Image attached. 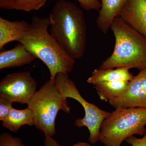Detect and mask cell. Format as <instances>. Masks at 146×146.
Returning a JSON list of instances; mask_svg holds the SVG:
<instances>
[{"label":"cell","mask_w":146,"mask_h":146,"mask_svg":"<svg viewBox=\"0 0 146 146\" xmlns=\"http://www.w3.org/2000/svg\"><path fill=\"white\" fill-rule=\"evenodd\" d=\"M49 32L64 50L74 59L85 53L87 26L82 10L74 3L58 2L49 17Z\"/></svg>","instance_id":"1"},{"label":"cell","mask_w":146,"mask_h":146,"mask_svg":"<svg viewBox=\"0 0 146 146\" xmlns=\"http://www.w3.org/2000/svg\"><path fill=\"white\" fill-rule=\"evenodd\" d=\"M49 17L34 16L20 42L27 50L46 65L50 80L54 82L56 75L68 74L74 69L75 59L63 50L49 32Z\"/></svg>","instance_id":"2"},{"label":"cell","mask_w":146,"mask_h":146,"mask_svg":"<svg viewBox=\"0 0 146 146\" xmlns=\"http://www.w3.org/2000/svg\"><path fill=\"white\" fill-rule=\"evenodd\" d=\"M115 38L111 55L102 63L100 69L125 68L140 71L146 69V39L119 16L110 27Z\"/></svg>","instance_id":"3"},{"label":"cell","mask_w":146,"mask_h":146,"mask_svg":"<svg viewBox=\"0 0 146 146\" xmlns=\"http://www.w3.org/2000/svg\"><path fill=\"white\" fill-rule=\"evenodd\" d=\"M146 108H116L104 121L99 141L105 146H121L133 135L146 133Z\"/></svg>","instance_id":"4"},{"label":"cell","mask_w":146,"mask_h":146,"mask_svg":"<svg viewBox=\"0 0 146 146\" xmlns=\"http://www.w3.org/2000/svg\"><path fill=\"white\" fill-rule=\"evenodd\" d=\"M27 104L33 112L35 127L51 137L56 133L55 120L58 112L62 110L69 114L70 111L67 98L59 92L55 82L50 80L36 91Z\"/></svg>","instance_id":"5"},{"label":"cell","mask_w":146,"mask_h":146,"mask_svg":"<svg viewBox=\"0 0 146 146\" xmlns=\"http://www.w3.org/2000/svg\"><path fill=\"white\" fill-rule=\"evenodd\" d=\"M54 82L58 90L63 96L75 100L82 106L85 112L84 117L76 120L75 125L78 127H87L89 132V143H96L99 141L102 124L110 112L100 109L84 99L68 74L58 73L56 76Z\"/></svg>","instance_id":"6"},{"label":"cell","mask_w":146,"mask_h":146,"mask_svg":"<svg viewBox=\"0 0 146 146\" xmlns=\"http://www.w3.org/2000/svg\"><path fill=\"white\" fill-rule=\"evenodd\" d=\"M37 82L28 71L11 73L0 82V97L27 104L36 92Z\"/></svg>","instance_id":"7"},{"label":"cell","mask_w":146,"mask_h":146,"mask_svg":"<svg viewBox=\"0 0 146 146\" xmlns=\"http://www.w3.org/2000/svg\"><path fill=\"white\" fill-rule=\"evenodd\" d=\"M108 102L115 109L146 108V69L133 76L122 96Z\"/></svg>","instance_id":"8"},{"label":"cell","mask_w":146,"mask_h":146,"mask_svg":"<svg viewBox=\"0 0 146 146\" xmlns=\"http://www.w3.org/2000/svg\"><path fill=\"white\" fill-rule=\"evenodd\" d=\"M119 16L146 39V0H128Z\"/></svg>","instance_id":"9"},{"label":"cell","mask_w":146,"mask_h":146,"mask_svg":"<svg viewBox=\"0 0 146 146\" xmlns=\"http://www.w3.org/2000/svg\"><path fill=\"white\" fill-rule=\"evenodd\" d=\"M36 57L19 42L13 48L0 52V70L31 64Z\"/></svg>","instance_id":"10"},{"label":"cell","mask_w":146,"mask_h":146,"mask_svg":"<svg viewBox=\"0 0 146 146\" xmlns=\"http://www.w3.org/2000/svg\"><path fill=\"white\" fill-rule=\"evenodd\" d=\"M128 0H101V7L97 18V26L101 31L106 34L110 25L119 14Z\"/></svg>","instance_id":"11"},{"label":"cell","mask_w":146,"mask_h":146,"mask_svg":"<svg viewBox=\"0 0 146 146\" xmlns=\"http://www.w3.org/2000/svg\"><path fill=\"white\" fill-rule=\"evenodd\" d=\"M25 21H11L0 18V49L13 41L20 42L29 27Z\"/></svg>","instance_id":"12"},{"label":"cell","mask_w":146,"mask_h":146,"mask_svg":"<svg viewBox=\"0 0 146 146\" xmlns=\"http://www.w3.org/2000/svg\"><path fill=\"white\" fill-rule=\"evenodd\" d=\"M129 70L125 68L106 69L98 68L92 72L91 76L86 80V82L94 85L102 82L130 81L134 76L129 72Z\"/></svg>","instance_id":"13"},{"label":"cell","mask_w":146,"mask_h":146,"mask_svg":"<svg viewBox=\"0 0 146 146\" xmlns=\"http://www.w3.org/2000/svg\"><path fill=\"white\" fill-rule=\"evenodd\" d=\"M2 124L4 127L13 132H17L24 125H34L33 112L28 107L23 110L13 108L8 117L3 121Z\"/></svg>","instance_id":"14"},{"label":"cell","mask_w":146,"mask_h":146,"mask_svg":"<svg viewBox=\"0 0 146 146\" xmlns=\"http://www.w3.org/2000/svg\"><path fill=\"white\" fill-rule=\"evenodd\" d=\"M129 81H112L100 82L95 84L94 88L102 100L109 102L124 94Z\"/></svg>","instance_id":"15"},{"label":"cell","mask_w":146,"mask_h":146,"mask_svg":"<svg viewBox=\"0 0 146 146\" xmlns=\"http://www.w3.org/2000/svg\"><path fill=\"white\" fill-rule=\"evenodd\" d=\"M47 0H14L13 9L30 12L39 10L46 4Z\"/></svg>","instance_id":"16"},{"label":"cell","mask_w":146,"mask_h":146,"mask_svg":"<svg viewBox=\"0 0 146 146\" xmlns=\"http://www.w3.org/2000/svg\"><path fill=\"white\" fill-rule=\"evenodd\" d=\"M0 146H26L20 138L14 137L7 132L0 136Z\"/></svg>","instance_id":"17"},{"label":"cell","mask_w":146,"mask_h":146,"mask_svg":"<svg viewBox=\"0 0 146 146\" xmlns=\"http://www.w3.org/2000/svg\"><path fill=\"white\" fill-rule=\"evenodd\" d=\"M12 103L8 99L0 97V121H3L8 117L13 108Z\"/></svg>","instance_id":"18"},{"label":"cell","mask_w":146,"mask_h":146,"mask_svg":"<svg viewBox=\"0 0 146 146\" xmlns=\"http://www.w3.org/2000/svg\"><path fill=\"white\" fill-rule=\"evenodd\" d=\"M63 1V0H59ZM80 6L86 11L97 10L99 11L101 7L100 0H77Z\"/></svg>","instance_id":"19"},{"label":"cell","mask_w":146,"mask_h":146,"mask_svg":"<svg viewBox=\"0 0 146 146\" xmlns=\"http://www.w3.org/2000/svg\"><path fill=\"white\" fill-rule=\"evenodd\" d=\"M125 141L132 146H146V133L142 138H137L132 136L126 139Z\"/></svg>","instance_id":"20"},{"label":"cell","mask_w":146,"mask_h":146,"mask_svg":"<svg viewBox=\"0 0 146 146\" xmlns=\"http://www.w3.org/2000/svg\"><path fill=\"white\" fill-rule=\"evenodd\" d=\"M14 0H0V7L6 10L13 9Z\"/></svg>","instance_id":"21"},{"label":"cell","mask_w":146,"mask_h":146,"mask_svg":"<svg viewBox=\"0 0 146 146\" xmlns=\"http://www.w3.org/2000/svg\"><path fill=\"white\" fill-rule=\"evenodd\" d=\"M45 139L44 146H61L57 141L48 135H44Z\"/></svg>","instance_id":"22"},{"label":"cell","mask_w":146,"mask_h":146,"mask_svg":"<svg viewBox=\"0 0 146 146\" xmlns=\"http://www.w3.org/2000/svg\"><path fill=\"white\" fill-rule=\"evenodd\" d=\"M72 146H91L89 144L84 142H79L75 144Z\"/></svg>","instance_id":"23"}]
</instances>
